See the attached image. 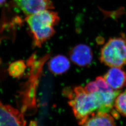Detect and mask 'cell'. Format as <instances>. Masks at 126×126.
I'll use <instances>...</instances> for the list:
<instances>
[{
  "instance_id": "1",
  "label": "cell",
  "mask_w": 126,
  "mask_h": 126,
  "mask_svg": "<svg viewBox=\"0 0 126 126\" xmlns=\"http://www.w3.org/2000/svg\"><path fill=\"white\" fill-rule=\"evenodd\" d=\"M64 94L75 117L81 126L89 117L97 113H109L99 91L89 93L84 87L78 86L65 90Z\"/></svg>"
},
{
  "instance_id": "2",
  "label": "cell",
  "mask_w": 126,
  "mask_h": 126,
  "mask_svg": "<svg viewBox=\"0 0 126 126\" xmlns=\"http://www.w3.org/2000/svg\"><path fill=\"white\" fill-rule=\"evenodd\" d=\"M26 21L32 33L33 45L40 47L54 35V26L59 21L57 13L46 9L27 16Z\"/></svg>"
},
{
  "instance_id": "7",
  "label": "cell",
  "mask_w": 126,
  "mask_h": 126,
  "mask_svg": "<svg viewBox=\"0 0 126 126\" xmlns=\"http://www.w3.org/2000/svg\"><path fill=\"white\" fill-rule=\"evenodd\" d=\"M104 79L113 90L120 91L126 86V72L120 67H111Z\"/></svg>"
},
{
  "instance_id": "11",
  "label": "cell",
  "mask_w": 126,
  "mask_h": 126,
  "mask_svg": "<svg viewBox=\"0 0 126 126\" xmlns=\"http://www.w3.org/2000/svg\"><path fill=\"white\" fill-rule=\"evenodd\" d=\"M114 108L118 113L126 117V90L121 92L117 96Z\"/></svg>"
},
{
  "instance_id": "6",
  "label": "cell",
  "mask_w": 126,
  "mask_h": 126,
  "mask_svg": "<svg viewBox=\"0 0 126 126\" xmlns=\"http://www.w3.org/2000/svg\"><path fill=\"white\" fill-rule=\"evenodd\" d=\"M70 57L74 63L80 67H86L92 62L93 55L89 46L80 44L75 46L71 50Z\"/></svg>"
},
{
  "instance_id": "4",
  "label": "cell",
  "mask_w": 126,
  "mask_h": 126,
  "mask_svg": "<svg viewBox=\"0 0 126 126\" xmlns=\"http://www.w3.org/2000/svg\"><path fill=\"white\" fill-rule=\"evenodd\" d=\"M0 126H26L23 113L0 101Z\"/></svg>"
},
{
  "instance_id": "12",
  "label": "cell",
  "mask_w": 126,
  "mask_h": 126,
  "mask_svg": "<svg viewBox=\"0 0 126 126\" xmlns=\"http://www.w3.org/2000/svg\"><path fill=\"white\" fill-rule=\"evenodd\" d=\"M6 1V0H0V6L3 4Z\"/></svg>"
},
{
  "instance_id": "5",
  "label": "cell",
  "mask_w": 126,
  "mask_h": 126,
  "mask_svg": "<svg viewBox=\"0 0 126 126\" xmlns=\"http://www.w3.org/2000/svg\"><path fill=\"white\" fill-rule=\"evenodd\" d=\"M16 4L27 16L42 10L53 9L51 0H14Z\"/></svg>"
},
{
  "instance_id": "9",
  "label": "cell",
  "mask_w": 126,
  "mask_h": 126,
  "mask_svg": "<svg viewBox=\"0 0 126 126\" xmlns=\"http://www.w3.org/2000/svg\"><path fill=\"white\" fill-rule=\"evenodd\" d=\"M50 71L55 75H60L67 72L70 67L69 59L65 56L59 55L50 59L48 63Z\"/></svg>"
},
{
  "instance_id": "8",
  "label": "cell",
  "mask_w": 126,
  "mask_h": 126,
  "mask_svg": "<svg viewBox=\"0 0 126 126\" xmlns=\"http://www.w3.org/2000/svg\"><path fill=\"white\" fill-rule=\"evenodd\" d=\"M81 126H116L110 113L99 112L89 117Z\"/></svg>"
},
{
  "instance_id": "10",
  "label": "cell",
  "mask_w": 126,
  "mask_h": 126,
  "mask_svg": "<svg viewBox=\"0 0 126 126\" xmlns=\"http://www.w3.org/2000/svg\"><path fill=\"white\" fill-rule=\"evenodd\" d=\"M26 65L23 60H18L11 63L8 68V72L11 76L18 78L24 74Z\"/></svg>"
},
{
  "instance_id": "3",
  "label": "cell",
  "mask_w": 126,
  "mask_h": 126,
  "mask_svg": "<svg viewBox=\"0 0 126 126\" xmlns=\"http://www.w3.org/2000/svg\"><path fill=\"white\" fill-rule=\"evenodd\" d=\"M101 63L111 67L121 68L126 64V37L110 38L100 51Z\"/></svg>"
}]
</instances>
